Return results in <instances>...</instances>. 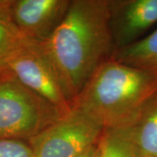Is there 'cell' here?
Here are the masks:
<instances>
[{"label": "cell", "mask_w": 157, "mask_h": 157, "mask_svg": "<svg viewBox=\"0 0 157 157\" xmlns=\"http://www.w3.org/2000/svg\"><path fill=\"white\" fill-rule=\"evenodd\" d=\"M40 45L72 105L96 69L112 59L110 0H71L61 24Z\"/></svg>", "instance_id": "6da1fadb"}, {"label": "cell", "mask_w": 157, "mask_h": 157, "mask_svg": "<svg viewBox=\"0 0 157 157\" xmlns=\"http://www.w3.org/2000/svg\"><path fill=\"white\" fill-rule=\"evenodd\" d=\"M157 91V75L110 59L93 73L72 103L104 131L125 128Z\"/></svg>", "instance_id": "7a4b0ae2"}, {"label": "cell", "mask_w": 157, "mask_h": 157, "mask_svg": "<svg viewBox=\"0 0 157 157\" xmlns=\"http://www.w3.org/2000/svg\"><path fill=\"white\" fill-rule=\"evenodd\" d=\"M63 115L17 80L0 76V138L29 141Z\"/></svg>", "instance_id": "3957f363"}, {"label": "cell", "mask_w": 157, "mask_h": 157, "mask_svg": "<svg viewBox=\"0 0 157 157\" xmlns=\"http://www.w3.org/2000/svg\"><path fill=\"white\" fill-rule=\"evenodd\" d=\"M2 75L17 80L64 114L71 111L72 105L40 43L26 39L6 62Z\"/></svg>", "instance_id": "277c9868"}, {"label": "cell", "mask_w": 157, "mask_h": 157, "mask_svg": "<svg viewBox=\"0 0 157 157\" xmlns=\"http://www.w3.org/2000/svg\"><path fill=\"white\" fill-rule=\"evenodd\" d=\"M104 130L73 108L28 143L34 157H75L101 140Z\"/></svg>", "instance_id": "5b68a950"}, {"label": "cell", "mask_w": 157, "mask_h": 157, "mask_svg": "<svg viewBox=\"0 0 157 157\" xmlns=\"http://www.w3.org/2000/svg\"><path fill=\"white\" fill-rule=\"evenodd\" d=\"M70 3L71 0H14L10 3L9 13L26 39L44 43L61 24Z\"/></svg>", "instance_id": "8992f818"}, {"label": "cell", "mask_w": 157, "mask_h": 157, "mask_svg": "<svg viewBox=\"0 0 157 157\" xmlns=\"http://www.w3.org/2000/svg\"><path fill=\"white\" fill-rule=\"evenodd\" d=\"M157 23V0L110 1V29L114 51L139 40Z\"/></svg>", "instance_id": "52a82bcc"}, {"label": "cell", "mask_w": 157, "mask_h": 157, "mask_svg": "<svg viewBox=\"0 0 157 157\" xmlns=\"http://www.w3.org/2000/svg\"><path fill=\"white\" fill-rule=\"evenodd\" d=\"M120 130L135 147L139 156L157 157V91L128 126Z\"/></svg>", "instance_id": "ba28073f"}, {"label": "cell", "mask_w": 157, "mask_h": 157, "mask_svg": "<svg viewBox=\"0 0 157 157\" xmlns=\"http://www.w3.org/2000/svg\"><path fill=\"white\" fill-rule=\"evenodd\" d=\"M112 59L127 65L145 67L157 59V29L144 39L113 52Z\"/></svg>", "instance_id": "9c48e42d"}, {"label": "cell", "mask_w": 157, "mask_h": 157, "mask_svg": "<svg viewBox=\"0 0 157 157\" xmlns=\"http://www.w3.org/2000/svg\"><path fill=\"white\" fill-rule=\"evenodd\" d=\"M10 3L11 1L3 0L0 4V74L8 59L27 39L11 20Z\"/></svg>", "instance_id": "30bf717a"}, {"label": "cell", "mask_w": 157, "mask_h": 157, "mask_svg": "<svg viewBox=\"0 0 157 157\" xmlns=\"http://www.w3.org/2000/svg\"><path fill=\"white\" fill-rule=\"evenodd\" d=\"M0 157H34V154L25 140L0 138Z\"/></svg>", "instance_id": "8fae6325"}, {"label": "cell", "mask_w": 157, "mask_h": 157, "mask_svg": "<svg viewBox=\"0 0 157 157\" xmlns=\"http://www.w3.org/2000/svg\"><path fill=\"white\" fill-rule=\"evenodd\" d=\"M114 137L117 157H140L135 147L121 130L111 131Z\"/></svg>", "instance_id": "7c38bea8"}, {"label": "cell", "mask_w": 157, "mask_h": 157, "mask_svg": "<svg viewBox=\"0 0 157 157\" xmlns=\"http://www.w3.org/2000/svg\"><path fill=\"white\" fill-rule=\"evenodd\" d=\"M101 145V152L100 157H117L115 140L111 131H104Z\"/></svg>", "instance_id": "4fadbf2b"}, {"label": "cell", "mask_w": 157, "mask_h": 157, "mask_svg": "<svg viewBox=\"0 0 157 157\" xmlns=\"http://www.w3.org/2000/svg\"><path fill=\"white\" fill-rule=\"evenodd\" d=\"M101 140L75 157H100L101 152Z\"/></svg>", "instance_id": "5bb4252c"}, {"label": "cell", "mask_w": 157, "mask_h": 157, "mask_svg": "<svg viewBox=\"0 0 157 157\" xmlns=\"http://www.w3.org/2000/svg\"><path fill=\"white\" fill-rule=\"evenodd\" d=\"M146 68H148V69H150L151 71H153L154 73H155L157 75V59L156 60H155L154 62H152L151 64H149V65H147V67H145Z\"/></svg>", "instance_id": "9a60e30c"}]
</instances>
